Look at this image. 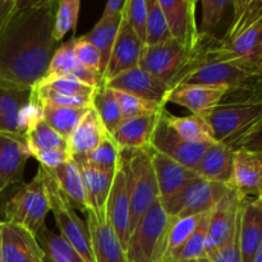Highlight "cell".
Masks as SVG:
<instances>
[{
  "label": "cell",
  "mask_w": 262,
  "mask_h": 262,
  "mask_svg": "<svg viewBox=\"0 0 262 262\" xmlns=\"http://www.w3.org/2000/svg\"><path fill=\"white\" fill-rule=\"evenodd\" d=\"M114 94L117 96L118 102H119L123 119H130V118L143 117V115L156 114L160 110L165 109V106L159 104V102L148 101V100L125 94V92L114 91Z\"/></svg>",
  "instance_id": "60d3db41"
},
{
  "label": "cell",
  "mask_w": 262,
  "mask_h": 262,
  "mask_svg": "<svg viewBox=\"0 0 262 262\" xmlns=\"http://www.w3.org/2000/svg\"><path fill=\"white\" fill-rule=\"evenodd\" d=\"M18 9V0H0V33Z\"/></svg>",
  "instance_id": "c3c4849f"
},
{
  "label": "cell",
  "mask_w": 262,
  "mask_h": 262,
  "mask_svg": "<svg viewBox=\"0 0 262 262\" xmlns=\"http://www.w3.org/2000/svg\"><path fill=\"white\" fill-rule=\"evenodd\" d=\"M48 171L53 177L59 191L61 192L64 199L68 201V204L74 210H79L84 214L89 209V204H87L81 171H79L76 161L71 158L63 165Z\"/></svg>",
  "instance_id": "f1b7e54d"
},
{
  "label": "cell",
  "mask_w": 262,
  "mask_h": 262,
  "mask_svg": "<svg viewBox=\"0 0 262 262\" xmlns=\"http://www.w3.org/2000/svg\"><path fill=\"white\" fill-rule=\"evenodd\" d=\"M72 159L76 161L81 171L89 207L94 210H102L106 206L109 199L115 169H104L92 165L82 158Z\"/></svg>",
  "instance_id": "cb8c5ba5"
},
{
  "label": "cell",
  "mask_w": 262,
  "mask_h": 262,
  "mask_svg": "<svg viewBox=\"0 0 262 262\" xmlns=\"http://www.w3.org/2000/svg\"><path fill=\"white\" fill-rule=\"evenodd\" d=\"M0 262H3L2 261V252H0Z\"/></svg>",
  "instance_id": "db71d44e"
},
{
  "label": "cell",
  "mask_w": 262,
  "mask_h": 262,
  "mask_svg": "<svg viewBox=\"0 0 262 262\" xmlns=\"http://www.w3.org/2000/svg\"><path fill=\"white\" fill-rule=\"evenodd\" d=\"M120 156H122V152L118 150L115 142L109 136V137L105 138L95 150H92L89 155L74 156V158L84 159L87 163L92 164V165L100 166V168L115 169Z\"/></svg>",
  "instance_id": "ee69618b"
},
{
  "label": "cell",
  "mask_w": 262,
  "mask_h": 262,
  "mask_svg": "<svg viewBox=\"0 0 262 262\" xmlns=\"http://www.w3.org/2000/svg\"><path fill=\"white\" fill-rule=\"evenodd\" d=\"M81 2L79 0H59L54 18L53 37L60 42L69 31H73L78 20Z\"/></svg>",
  "instance_id": "f35d334b"
},
{
  "label": "cell",
  "mask_w": 262,
  "mask_h": 262,
  "mask_svg": "<svg viewBox=\"0 0 262 262\" xmlns=\"http://www.w3.org/2000/svg\"><path fill=\"white\" fill-rule=\"evenodd\" d=\"M120 20H122V15H119L117 18H113V19L99 20L89 33L82 36V37L90 41L99 50L100 55H101L102 76H104L107 61H109L110 58V54H112L113 43H114L115 37H117Z\"/></svg>",
  "instance_id": "d6a6232c"
},
{
  "label": "cell",
  "mask_w": 262,
  "mask_h": 262,
  "mask_svg": "<svg viewBox=\"0 0 262 262\" xmlns=\"http://www.w3.org/2000/svg\"><path fill=\"white\" fill-rule=\"evenodd\" d=\"M233 177L230 188L243 197H260L262 184V151L241 148L233 151Z\"/></svg>",
  "instance_id": "d6986e66"
},
{
  "label": "cell",
  "mask_w": 262,
  "mask_h": 262,
  "mask_svg": "<svg viewBox=\"0 0 262 262\" xmlns=\"http://www.w3.org/2000/svg\"><path fill=\"white\" fill-rule=\"evenodd\" d=\"M92 107L96 110L107 133L112 135L123 120L122 110L114 91L104 84H100L92 99Z\"/></svg>",
  "instance_id": "e575fe53"
},
{
  "label": "cell",
  "mask_w": 262,
  "mask_h": 262,
  "mask_svg": "<svg viewBox=\"0 0 262 262\" xmlns=\"http://www.w3.org/2000/svg\"><path fill=\"white\" fill-rule=\"evenodd\" d=\"M8 200L5 199L4 192H0V223H5V205Z\"/></svg>",
  "instance_id": "f907efd6"
},
{
  "label": "cell",
  "mask_w": 262,
  "mask_h": 262,
  "mask_svg": "<svg viewBox=\"0 0 262 262\" xmlns=\"http://www.w3.org/2000/svg\"><path fill=\"white\" fill-rule=\"evenodd\" d=\"M31 158L23 136L0 132V192L23 181L26 163Z\"/></svg>",
  "instance_id": "e0dca14e"
},
{
  "label": "cell",
  "mask_w": 262,
  "mask_h": 262,
  "mask_svg": "<svg viewBox=\"0 0 262 262\" xmlns=\"http://www.w3.org/2000/svg\"><path fill=\"white\" fill-rule=\"evenodd\" d=\"M38 168L42 171L43 182H45L49 202H50V211L53 212L56 227L60 230L59 234L64 239L68 241L69 245L77 251V253L83 258L84 262H95L86 222L77 215L76 210L64 199L48 169L42 166H38Z\"/></svg>",
  "instance_id": "52a82bcc"
},
{
  "label": "cell",
  "mask_w": 262,
  "mask_h": 262,
  "mask_svg": "<svg viewBox=\"0 0 262 262\" xmlns=\"http://www.w3.org/2000/svg\"><path fill=\"white\" fill-rule=\"evenodd\" d=\"M168 23L164 17L159 0H147V19H146L145 45L154 46L170 40Z\"/></svg>",
  "instance_id": "74e56055"
},
{
  "label": "cell",
  "mask_w": 262,
  "mask_h": 262,
  "mask_svg": "<svg viewBox=\"0 0 262 262\" xmlns=\"http://www.w3.org/2000/svg\"><path fill=\"white\" fill-rule=\"evenodd\" d=\"M161 262H210L209 258H194V260H173V258H166Z\"/></svg>",
  "instance_id": "816d5d0a"
},
{
  "label": "cell",
  "mask_w": 262,
  "mask_h": 262,
  "mask_svg": "<svg viewBox=\"0 0 262 262\" xmlns=\"http://www.w3.org/2000/svg\"><path fill=\"white\" fill-rule=\"evenodd\" d=\"M89 228L91 250L95 262H127L124 248L120 245L109 222L106 206L102 210L91 207L84 212Z\"/></svg>",
  "instance_id": "7c38bea8"
},
{
  "label": "cell",
  "mask_w": 262,
  "mask_h": 262,
  "mask_svg": "<svg viewBox=\"0 0 262 262\" xmlns=\"http://www.w3.org/2000/svg\"><path fill=\"white\" fill-rule=\"evenodd\" d=\"M253 262H262V246L258 248L257 252H256L255 258H253Z\"/></svg>",
  "instance_id": "f5cc1de1"
},
{
  "label": "cell",
  "mask_w": 262,
  "mask_h": 262,
  "mask_svg": "<svg viewBox=\"0 0 262 262\" xmlns=\"http://www.w3.org/2000/svg\"><path fill=\"white\" fill-rule=\"evenodd\" d=\"M123 17L128 20L137 37L145 45L146 19H147V0H125Z\"/></svg>",
  "instance_id": "f6af8a7d"
},
{
  "label": "cell",
  "mask_w": 262,
  "mask_h": 262,
  "mask_svg": "<svg viewBox=\"0 0 262 262\" xmlns=\"http://www.w3.org/2000/svg\"><path fill=\"white\" fill-rule=\"evenodd\" d=\"M96 110L90 107L76 129L68 138V151L72 158L86 156L97 147L105 138L109 137Z\"/></svg>",
  "instance_id": "4316f807"
},
{
  "label": "cell",
  "mask_w": 262,
  "mask_h": 262,
  "mask_svg": "<svg viewBox=\"0 0 262 262\" xmlns=\"http://www.w3.org/2000/svg\"><path fill=\"white\" fill-rule=\"evenodd\" d=\"M0 224H2V223H0Z\"/></svg>",
  "instance_id": "11a10c76"
},
{
  "label": "cell",
  "mask_w": 262,
  "mask_h": 262,
  "mask_svg": "<svg viewBox=\"0 0 262 262\" xmlns=\"http://www.w3.org/2000/svg\"><path fill=\"white\" fill-rule=\"evenodd\" d=\"M125 0H110V2H107L106 5H105V9L99 20L113 19V18L119 17V15H122Z\"/></svg>",
  "instance_id": "681fc988"
},
{
  "label": "cell",
  "mask_w": 262,
  "mask_h": 262,
  "mask_svg": "<svg viewBox=\"0 0 262 262\" xmlns=\"http://www.w3.org/2000/svg\"><path fill=\"white\" fill-rule=\"evenodd\" d=\"M129 193V237L146 212L158 201L159 189L150 148L122 152Z\"/></svg>",
  "instance_id": "277c9868"
},
{
  "label": "cell",
  "mask_w": 262,
  "mask_h": 262,
  "mask_svg": "<svg viewBox=\"0 0 262 262\" xmlns=\"http://www.w3.org/2000/svg\"><path fill=\"white\" fill-rule=\"evenodd\" d=\"M35 237L43 252V262H84L68 241L46 225Z\"/></svg>",
  "instance_id": "f546056e"
},
{
  "label": "cell",
  "mask_w": 262,
  "mask_h": 262,
  "mask_svg": "<svg viewBox=\"0 0 262 262\" xmlns=\"http://www.w3.org/2000/svg\"><path fill=\"white\" fill-rule=\"evenodd\" d=\"M142 50L143 43L137 37L128 20L123 17L122 13V20L118 28L117 37L113 43L112 54H110L106 69L102 76L101 83L109 81L110 78L123 72L138 67Z\"/></svg>",
  "instance_id": "2e32d148"
},
{
  "label": "cell",
  "mask_w": 262,
  "mask_h": 262,
  "mask_svg": "<svg viewBox=\"0 0 262 262\" xmlns=\"http://www.w3.org/2000/svg\"><path fill=\"white\" fill-rule=\"evenodd\" d=\"M171 217L164 211L160 199L141 219L129 237L127 262H161L165 257Z\"/></svg>",
  "instance_id": "5b68a950"
},
{
  "label": "cell",
  "mask_w": 262,
  "mask_h": 262,
  "mask_svg": "<svg viewBox=\"0 0 262 262\" xmlns=\"http://www.w3.org/2000/svg\"><path fill=\"white\" fill-rule=\"evenodd\" d=\"M199 117L207 125L215 143L232 151H261L262 99L222 100Z\"/></svg>",
  "instance_id": "3957f363"
},
{
  "label": "cell",
  "mask_w": 262,
  "mask_h": 262,
  "mask_svg": "<svg viewBox=\"0 0 262 262\" xmlns=\"http://www.w3.org/2000/svg\"><path fill=\"white\" fill-rule=\"evenodd\" d=\"M173 40L188 50L196 46L200 32L196 20V0H159Z\"/></svg>",
  "instance_id": "4fadbf2b"
},
{
  "label": "cell",
  "mask_w": 262,
  "mask_h": 262,
  "mask_svg": "<svg viewBox=\"0 0 262 262\" xmlns=\"http://www.w3.org/2000/svg\"><path fill=\"white\" fill-rule=\"evenodd\" d=\"M106 212L109 222L119 239L120 245L127 250L129 242V193H128L127 173L123 156H120L115 166L114 179L106 202Z\"/></svg>",
  "instance_id": "5bb4252c"
},
{
  "label": "cell",
  "mask_w": 262,
  "mask_h": 262,
  "mask_svg": "<svg viewBox=\"0 0 262 262\" xmlns=\"http://www.w3.org/2000/svg\"><path fill=\"white\" fill-rule=\"evenodd\" d=\"M101 84L114 91H122L141 97V99L148 100V101L159 102L164 106L166 105V97L171 91L170 87L166 86L165 83L159 81L158 78L151 76L140 67L123 72Z\"/></svg>",
  "instance_id": "9a60e30c"
},
{
  "label": "cell",
  "mask_w": 262,
  "mask_h": 262,
  "mask_svg": "<svg viewBox=\"0 0 262 262\" xmlns=\"http://www.w3.org/2000/svg\"><path fill=\"white\" fill-rule=\"evenodd\" d=\"M50 212L48 191L43 182L42 171L38 168L32 181L23 184L17 193L5 205V223L18 225L33 235L45 227L46 216Z\"/></svg>",
  "instance_id": "8992f818"
},
{
  "label": "cell",
  "mask_w": 262,
  "mask_h": 262,
  "mask_svg": "<svg viewBox=\"0 0 262 262\" xmlns=\"http://www.w3.org/2000/svg\"><path fill=\"white\" fill-rule=\"evenodd\" d=\"M202 19L199 32L219 38V31L225 20L233 15V0H202Z\"/></svg>",
  "instance_id": "1f68e13d"
},
{
  "label": "cell",
  "mask_w": 262,
  "mask_h": 262,
  "mask_svg": "<svg viewBox=\"0 0 262 262\" xmlns=\"http://www.w3.org/2000/svg\"><path fill=\"white\" fill-rule=\"evenodd\" d=\"M43 120L53 128L54 130L68 140L82 118L86 115L90 107L86 109H76V107H60L53 105H42Z\"/></svg>",
  "instance_id": "836d02e7"
},
{
  "label": "cell",
  "mask_w": 262,
  "mask_h": 262,
  "mask_svg": "<svg viewBox=\"0 0 262 262\" xmlns=\"http://www.w3.org/2000/svg\"><path fill=\"white\" fill-rule=\"evenodd\" d=\"M32 89L48 90L67 96H94L97 90L83 82L67 77H43Z\"/></svg>",
  "instance_id": "ab89813d"
},
{
  "label": "cell",
  "mask_w": 262,
  "mask_h": 262,
  "mask_svg": "<svg viewBox=\"0 0 262 262\" xmlns=\"http://www.w3.org/2000/svg\"><path fill=\"white\" fill-rule=\"evenodd\" d=\"M225 86H205V84H182L169 92L166 104L179 105L193 115H200L216 106L228 91Z\"/></svg>",
  "instance_id": "7402d4cb"
},
{
  "label": "cell",
  "mask_w": 262,
  "mask_h": 262,
  "mask_svg": "<svg viewBox=\"0 0 262 262\" xmlns=\"http://www.w3.org/2000/svg\"><path fill=\"white\" fill-rule=\"evenodd\" d=\"M55 0H18L0 33V79L31 90L45 77L58 48L53 37Z\"/></svg>",
  "instance_id": "6da1fadb"
},
{
  "label": "cell",
  "mask_w": 262,
  "mask_h": 262,
  "mask_svg": "<svg viewBox=\"0 0 262 262\" xmlns=\"http://www.w3.org/2000/svg\"><path fill=\"white\" fill-rule=\"evenodd\" d=\"M28 151H30L31 158H35L40 164V166L48 169V170L63 165L64 163H67L72 158L71 154L64 152V151L42 150V148L36 147H28Z\"/></svg>",
  "instance_id": "7dc6e473"
},
{
  "label": "cell",
  "mask_w": 262,
  "mask_h": 262,
  "mask_svg": "<svg viewBox=\"0 0 262 262\" xmlns=\"http://www.w3.org/2000/svg\"><path fill=\"white\" fill-rule=\"evenodd\" d=\"M229 189L232 188L224 184L199 178L184 186L177 193L160 199V204L171 219H182L211 211Z\"/></svg>",
  "instance_id": "ba28073f"
},
{
  "label": "cell",
  "mask_w": 262,
  "mask_h": 262,
  "mask_svg": "<svg viewBox=\"0 0 262 262\" xmlns=\"http://www.w3.org/2000/svg\"><path fill=\"white\" fill-rule=\"evenodd\" d=\"M73 53L79 63L100 79V84H101V55H100L99 50L90 41L81 36L78 38H73Z\"/></svg>",
  "instance_id": "7bdbcfd3"
},
{
  "label": "cell",
  "mask_w": 262,
  "mask_h": 262,
  "mask_svg": "<svg viewBox=\"0 0 262 262\" xmlns=\"http://www.w3.org/2000/svg\"><path fill=\"white\" fill-rule=\"evenodd\" d=\"M215 58L262 72V0H233V15L215 46Z\"/></svg>",
  "instance_id": "7a4b0ae2"
},
{
  "label": "cell",
  "mask_w": 262,
  "mask_h": 262,
  "mask_svg": "<svg viewBox=\"0 0 262 262\" xmlns=\"http://www.w3.org/2000/svg\"><path fill=\"white\" fill-rule=\"evenodd\" d=\"M262 246V200L245 197L241 206L239 250L241 262H253Z\"/></svg>",
  "instance_id": "ffe728a7"
},
{
  "label": "cell",
  "mask_w": 262,
  "mask_h": 262,
  "mask_svg": "<svg viewBox=\"0 0 262 262\" xmlns=\"http://www.w3.org/2000/svg\"><path fill=\"white\" fill-rule=\"evenodd\" d=\"M30 100L31 90L0 79V132L23 136L19 128V115Z\"/></svg>",
  "instance_id": "484cf974"
},
{
  "label": "cell",
  "mask_w": 262,
  "mask_h": 262,
  "mask_svg": "<svg viewBox=\"0 0 262 262\" xmlns=\"http://www.w3.org/2000/svg\"><path fill=\"white\" fill-rule=\"evenodd\" d=\"M204 215L205 214L182 217V219H171V224L168 233V241H166V251L164 260H166L173 251H176L177 248H179L184 242H186L187 238H188L189 235L193 233V230L196 229V227L199 225L200 220L202 219Z\"/></svg>",
  "instance_id": "b9f144b4"
},
{
  "label": "cell",
  "mask_w": 262,
  "mask_h": 262,
  "mask_svg": "<svg viewBox=\"0 0 262 262\" xmlns=\"http://www.w3.org/2000/svg\"><path fill=\"white\" fill-rule=\"evenodd\" d=\"M3 262H43V252L32 233L18 225L0 224Z\"/></svg>",
  "instance_id": "ac0fdd59"
},
{
  "label": "cell",
  "mask_w": 262,
  "mask_h": 262,
  "mask_svg": "<svg viewBox=\"0 0 262 262\" xmlns=\"http://www.w3.org/2000/svg\"><path fill=\"white\" fill-rule=\"evenodd\" d=\"M164 110V109H163ZM163 110L156 114L123 119L110 135L120 152L150 148L151 138Z\"/></svg>",
  "instance_id": "44dd1931"
},
{
  "label": "cell",
  "mask_w": 262,
  "mask_h": 262,
  "mask_svg": "<svg viewBox=\"0 0 262 262\" xmlns=\"http://www.w3.org/2000/svg\"><path fill=\"white\" fill-rule=\"evenodd\" d=\"M45 77H67V78H73L83 82L95 89L100 86V79L91 72L87 71L74 55L73 38L56 48Z\"/></svg>",
  "instance_id": "83f0119b"
},
{
  "label": "cell",
  "mask_w": 262,
  "mask_h": 262,
  "mask_svg": "<svg viewBox=\"0 0 262 262\" xmlns=\"http://www.w3.org/2000/svg\"><path fill=\"white\" fill-rule=\"evenodd\" d=\"M163 118L166 124L169 125V128H171L179 137L188 141V142L207 143V145L215 143L209 128L199 115L192 114L187 115V117H176V115L169 114L164 109Z\"/></svg>",
  "instance_id": "4dcf8cb0"
},
{
  "label": "cell",
  "mask_w": 262,
  "mask_h": 262,
  "mask_svg": "<svg viewBox=\"0 0 262 262\" xmlns=\"http://www.w3.org/2000/svg\"><path fill=\"white\" fill-rule=\"evenodd\" d=\"M25 140L28 147L42 148V150L68 151V140L54 130L43 119L28 128L25 132Z\"/></svg>",
  "instance_id": "d590c367"
},
{
  "label": "cell",
  "mask_w": 262,
  "mask_h": 262,
  "mask_svg": "<svg viewBox=\"0 0 262 262\" xmlns=\"http://www.w3.org/2000/svg\"><path fill=\"white\" fill-rule=\"evenodd\" d=\"M210 211L202 216L199 225L191 235L187 238L186 242L170 253L168 258L173 260H194V258H207L206 256V235L209 227Z\"/></svg>",
  "instance_id": "8d00e7d4"
},
{
  "label": "cell",
  "mask_w": 262,
  "mask_h": 262,
  "mask_svg": "<svg viewBox=\"0 0 262 262\" xmlns=\"http://www.w3.org/2000/svg\"><path fill=\"white\" fill-rule=\"evenodd\" d=\"M245 199L234 189H229L212 207L206 235V256L210 257L229 241L237 227L241 204Z\"/></svg>",
  "instance_id": "30bf717a"
},
{
  "label": "cell",
  "mask_w": 262,
  "mask_h": 262,
  "mask_svg": "<svg viewBox=\"0 0 262 262\" xmlns=\"http://www.w3.org/2000/svg\"><path fill=\"white\" fill-rule=\"evenodd\" d=\"M243 201V200H242ZM242 206V204H241ZM239 220H241V209L238 215L237 227L234 233L229 238L227 243L220 250H217L214 255L207 257L210 262H241V250H239Z\"/></svg>",
  "instance_id": "bcb514c9"
},
{
  "label": "cell",
  "mask_w": 262,
  "mask_h": 262,
  "mask_svg": "<svg viewBox=\"0 0 262 262\" xmlns=\"http://www.w3.org/2000/svg\"><path fill=\"white\" fill-rule=\"evenodd\" d=\"M191 50L176 40L143 46L138 67L173 90L188 63Z\"/></svg>",
  "instance_id": "9c48e42d"
},
{
  "label": "cell",
  "mask_w": 262,
  "mask_h": 262,
  "mask_svg": "<svg viewBox=\"0 0 262 262\" xmlns=\"http://www.w3.org/2000/svg\"><path fill=\"white\" fill-rule=\"evenodd\" d=\"M150 158L160 199H166L177 193L192 181L199 179L193 170L156 152L152 148H150Z\"/></svg>",
  "instance_id": "603a6c76"
},
{
  "label": "cell",
  "mask_w": 262,
  "mask_h": 262,
  "mask_svg": "<svg viewBox=\"0 0 262 262\" xmlns=\"http://www.w3.org/2000/svg\"><path fill=\"white\" fill-rule=\"evenodd\" d=\"M211 145L207 143H193L183 140L179 137L163 118L161 112L159 122L154 130L152 138H151L150 148L156 152L177 161L181 165L193 170L197 164L205 155L207 148Z\"/></svg>",
  "instance_id": "8fae6325"
},
{
  "label": "cell",
  "mask_w": 262,
  "mask_h": 262,
  "mask_svg": "<svg viewBox=\"0 0 262 262\" xmlns=\"http://www.w3.org/2000/svg\"><path fill=\"white\" fill-rule=\"evenodd\" d=\"M233 155L234 152L230 148L220 143H212L193 171L204 181L224 184L230 188L233 177Z\"/></svg>",
  "instance_id": "d4e9b609"
}]
</instances>
